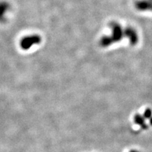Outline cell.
Listing matches in <instances>:
<instances>
[{"mask_svg":"<svg viewBox=\"0 0 152 152\" xmlns=\"http://www.w3.org/2000/svg\"><path fill=\"white\" fill-rule=\"evenodd\" d=\"M134 121L137 123L138 125H141L143 128H147V126L144 123V120L142 117L140 116V115H137L135 117H134Z\"/></svg>","mask_w":152,"mask_h":152,"instance_id":"1","label":"cell"},{"mask_svg":"<svg viewBox=\"0 0 152 152\" xmlns=\"http://www.w3.org/2000/svg\"><path fill=\"white\" fill-rule=\"evenodd\" d=\"M151 115H152L151 111L149 109H147L145 111V112H144V118H146L150 119L151 118H152Z\"/></svg>","mask_w":152,"mask_h":152,"instance_id":"2","label":"cell"},{"mask_svg":"<svg viewBox=\"0 0 152 152\" xmlns=\"http://www.w3.org/2000/svg\"><path fill=\"white\" fill-rule=\"evenodd\" d=\"M149 120H150V124L152 125V118H151Z\"/></svg>","mask_w":152,"mask_h":152,"instance_id":"3","label":"cell"},{"mask_svg":"<svg viewBox=\"0 0 152 152\" xmlns=\"http://www.w3.org/2000/svg\"><path fill=\"white\" fill-rule=\"evenodd\" d=\"M131 152H137V151H131Z\"/></svg>","mask_w":152,"mask_h":152,"instance_id":"4","label":"cell"}]
</instances>
